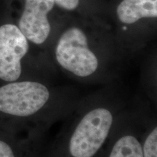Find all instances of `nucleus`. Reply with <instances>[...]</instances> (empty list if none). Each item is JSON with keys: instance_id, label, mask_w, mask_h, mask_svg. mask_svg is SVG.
<instances>
[{"instance_id": "6", "label": "nucleus", "mask_w": 157, "mask_h": 157, "mask_svg": "<svg viewBox=\"0 0 157 157\" xmlns=\"http://www.w3.org/2000/svg\"><path fill=\"white\" fill-rule=\"evenodd\" d=\"M118 19L127 25L143 18H156L157 0H122L117 9Z\"/></svg>"}, {"instance_id": "8", "label": "nucleus", "mask_w": 157, "mask_h": 157, "mask_svg": "<svg viewBox=\"0 0 157 157\" xmlns=\"http://www.w3.org/2000/svg\"><path fill=\"white\" fill-rule=\"evenodd\" d=\"M22 147L12 133L0 129V157H23Z\"/></svg>"}, {"instance_id": "9", "label": "nucleus", "mask_w": 157, "mask_h": 157, "mask_svg": "<svg viewBox=\"0 0 157 157\" xmlns=\"http://www.w3.org/2000/svg\"><path fill=\"white\" fill-rule=\"evenodd\" d=\"M143 157H157V128L154 127L147 135L142 146Z\"/></svg>"}, {"instance_id": "2", "label": "nucleus", "mask_w": 157, "mask_h": 157, "mask_svg": "<svg viewBox=\"0 0 157 157\" xmlns=\"http://www.w3.org/2000/svg\"><path fill=\"white\" fill-rule=\"evenodd\" d=\"M55 56L63 69L77 77H90L99 67V60L90 48L87 35L76 26L69 27L60 34Z\"/></svg>"}, {"instance_id": "5", "label": "nucleus", "mask_w": 157, "mask_h": 157, "mask_svg": "<svg viewBox=\"0 0 157 157\" xmlns=\"http://www.w3.org/2000/svg\"><path fill=\"white\" fill-rule=\"evenodd\" d=\"M54 6L53 0H25L17 26L29 42L36 45L46 42L51 32L48 14Z\"/></svg>"}, {"instance_id": "3", "label": "nucleus", "mask_w": 157, "mask_h": 157, "mask_svg": "<svg viewBox=\"0 0 157 157\" xmlns=\"http://www.w3.org/2000/svg\"><path fill=\"white\" fill-rule=\"evenodd\" d=\"M113 122V113L106 108L97 107L85 113L70 137L71 156L93 157L109 137Z\"/></svg>"}, {"instance_id": "4", "label": "nucleus", "mask_w": 157, "mask_h": 157, "mask_svg": "<svg viewBox=\"0 0 157 157\" xmlns=\"http://www.w3.org/2000/svg\"><path fill=\"white\" fill-rule=\"evenodd\" d=\"M29 50L28 39L17 25H0V84L24 78L22 60Z\"/></svg>"}, {"instance_id": "1", "label": "nucleus", "mask_w": 157, "mask_h": 157, "mask_svg": "<svg viewBox=\"0 0 157 157\" xmlns=\"http://www.w3.org/2000/svg\"><path fill=\"white\" fill-rule=\"evenodd\" d=\"M50 90L44 84L23 78L0 84V129L13 134L47 105Z\"/></svg>"}, {"instance_id": "7", "label": "nucleus", "mask_w": 157, "mask_h": 157, "mask_svg": "<svg viewBox=\"0 0 157 157\" xmlns=\"http://www.w3.org/2000/svg\"><path fill=\"white\" fill-rule=\"evenodd\" d=\"M109 157H143L142 145L133 135H124L113 144Z\"/></svg>"}, {"instance_id": "10", "label": "nucleus", "mask_w": 157, "mask_h": 157, "mask_svg": "<svg viewBox=\"0 0 157 157\" xmlns=\"http://www.w3.org/2000/svg\"><path fill=\"white\" fill-rule=\"evenodd\" d=\"M55 5L66 10H74L79 5V0H53Z\"/></svg>"}]
</instances>
